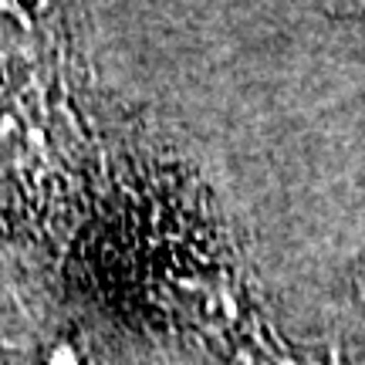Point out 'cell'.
Returning a JSON list of instances; mask_svg holds the SVG:
<instances>
[{
	"instance_id": "1",
	"label": "cell",
	"mask_w": 365,
	"mask_h": 365,
	"mask_svg": "<svg viewBox=\"0 0 365 365\" xmlns=\"http://www.w3.org/2000/svg\"><path fill=\"white\" fill-rule=\"evenodd\" d=\"M355 287H359V298L365 304V254L359 257V267H355Z\"/></svg>"
}]
</instances>
